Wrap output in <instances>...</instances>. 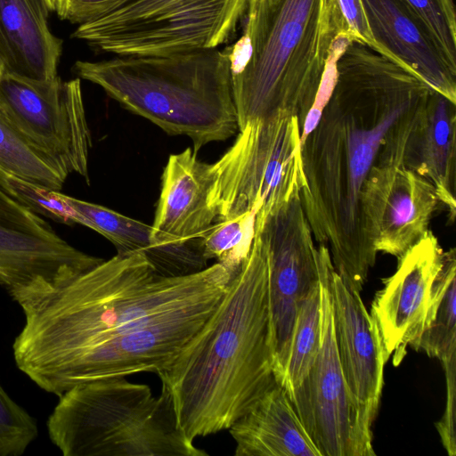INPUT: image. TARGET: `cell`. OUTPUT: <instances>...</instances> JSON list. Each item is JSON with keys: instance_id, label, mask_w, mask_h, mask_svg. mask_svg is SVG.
Returning a JSON list of instances; mask_svg holds the SVG:
<instances>
[{"instance_id": "obj_2", "label": "cell", "mask_w": 456, "mask_h": 456, "mask_svg": "<svg viewBox=\"0 0 456 456\" xmlns=\"http://www.w3.org/2000/svg\"><path fill=\"white\" fill-rule=\"evenodd\" d=\"M432 90L394 61L350 41L335 61L321 118L301 142L300 199L314 239L328 248L335 271L358 292L378 253L362 215L363 187L375 168L405 162Z\"/></svg>"}, {"instance_id": "obj_3", "label": "cell", "mask_w": 456, "mask_h": 456, "mask_svg": "<svg viewBox=\"0 0 456 456\" xmlns=\"http://www.w3.org/2000/svg\"><path fill=\"white\" fill-rule=\"evenodd\" d=\"M273 358L268 262L256 234L215 311L158 374L180 429L191 441L229 429L278 384Z\"/></svg>"}, {"instance_id": "obj_1", "label": "cell", "mask_w": 456, "mask_h": 456, "mask_svg": "<svg viewBox=\"0 0 456 456\" xmlns=\"http://www.w3.org/2000/svg\"><path fill=\"white\" fill-rule=\"evenodd\" d=\"M233 276L216 262L165 277L143 253H117L21 308L15 364L57 396L97 379L158 375L206 322Z\"/></svg>"}, {"instance_id": "obj_13", "label": "cell", "mask_w": 456, "mask_h": 456, "mask_svg": "<svg viewBox=\"0 0 456 456\" xmlns=\"http://www.w3.org/2000/svg\"><path fill=\"white\" fill-rule=\"evenodd\" d=\"M256 234L263 241L268 262L273 370L281 385L297 311L319 280L320 249L314 245L300 192L271 214Z\"/></svg>"}, {"instance_id": "obj_8", "label": "cell", "mask_w": 456, "mask_h": 456, "mask_svg": "<svg viewBox=\"0 0 456 456\" xmlns=\"http://www.w3.org/2000/svg\"><path fill=\"white\" fill-rule=\"evenodd\" d=\"M248 0H124L78 25L71 37L115 55H159L217 48Z\"/></svg>"}, {"instance_id": "obj_27", "label": "cell", "mask_w": 456, "mask_h": 456, "mask_svg": "<svg viewBox=\"0 0 456 456\" xmlns=\"http://www.w3.org/2000/svg\"><path fill=\"white\" fill-rule=\"evenodd\" d=\"M38 435L36 419L0 384V456H20Z\"/></svg>"}, {"instance_id": "obj_4", "label": "cell", "mask_w": 456, "mask_h": 456, "mask_svg": "<svg viewBox=\"0 0 456 456\" xmlns=\"http://www.w3.org/2000/svg\"><path fill=\"white\" fill-rule=\"evenodd\" d=\"M244 16L224 49L238 130L281 111L303 127L338 43L352 41L338 0H248Z\"/></svg>"}, {"instance_id": "obj_10", "label": "cell", "mask_w": 456, "mask_h": 456, "mask_svg": "<svg viewBox=\"0 0 456 456\" xmlns=\"http://www.w3.org/2000/svg\"><path fill=\"white\" fill-rule=\"evenodd\" d=\"M0 107L34 145L53 159L69 175L89 182L91 133L81 81L29 78L4 73L0 78Z\"/></svg>"}, {"instance_id": "obj_7", "label": "cell", "mask_w": 456, "mask_h": 456, "mask_svg": "<svg viewBox=\"0 0 456 456\" xmlns=\"http://www.w3.org/2000/svg\"><path fill=\"white\" fill-rule=\"evenodd\" d=\"M301 131L297 117L285 111L239 129L233 144L209 165L208 200L217 222L254 212L256 233L271 214L300 192Z\"/></svg>"}, {"instance_id": "obj_31", "label": "cell", "mask_w": 456, "mask_h": 456, "mask_svg": "<svg viewBox=\"0 0 456 456\" xmlns=\"http://www.w3.org/2000/svg\"><path fill=\"white\" fill-rule=\"evenodd\" d=\"M124 0H67L64 20L72 24H83L96 19Z\"/></svg>"}, {"instance_id": "obj_9", "label": "cell", "mask_w": 456, "mask_h": 456, "mask_svg": "<svg viewBox=\"0 0 456 456\" xmlns=\"http://www.w3.org/2000/svg\"><path fill=\"white\" fill-rule=\"evenodd\" d=\"M103 260L70 245L0 187V288L20 308Z\"/></svg>"}, {"instance_id": "obj_20", "label": "cell", "mask_w": 456, "mask_h": 456, "mask_svg": "<svg viewBox=\"0 0 456 456\" xmlns=\"http://www.w3.org/2000/svg\"><path fill=\"white\" fill-rule=\"evenodd\" d=\"M236 456H321L277 384L230 428Z\"/></svg>"}, {"instance_id": "obj_18", "label": "cell", "mask_w": 456, "mask_h": 456, "mask_svg": "<svg viewBox=\"0 0 456 456\" xmlns=\"http://www.w3.org/2000/svg\"><path fill=\"white\" fill-rule=\"evenodd\" d=\"M44 0H0V64L4 73L34 79L58 77L62 40L51 30Z\"/></svg>"}, {"instance_id": "obj_24", "label": "cell", "mask_w": 456, "mask_h": 456, "mask_svg": "<svg viewBox=\"0 0 456 456\" xmlns=\"http://www.w3.org/2000/svg\"><path fill=\"white\" fill-rule=\"evenodd\" d=\"M320 282L311 288L302 302L294 323L281 386L287 395L302 383L312 366L321 344Z\"/></svg>"}, {"instance_id": "obj_28", "label": "cell", "mask_w": 456, "mask_h": 456, "mask_svg": "<svg viewBox=\"0 0 456 456\" xmlns=\"http://www.w3.org/2000/svg\"><path fill=\"white\" fill-rule=\"evenodd\" d=\"M426 24L456 67V13L452 0H403Z\"/></svg>"}, {"instance_id": "obj_17", "label": "cell", "mask_w": 456, "mask_h": 456, "mask_svg": "<svg viewBox=\"0 0 456 456\" xmlns=\"http://www.w3.org/2000/svg\"><path fill=\"white\" fill-rule=\"evenodd\" d=\"M379 54L456 103V67L422 20L403 0H362Z\"/></svg>"}, {"instance_id": "obj_23", "label": "cell", "mask_w": 456, "mask_h": 456, "mask_svg": "<svg viewBox=\"0 0 456 456\" xmlns=\"http://www.w3.org/2000/svg\"><path fill=\"white\" fill-rule=\"evenodd\" d=\"M74 210V224L86 226L102 235L118 253L142 252L153 265L156 250L151 240V225L121 215L106 207L60 192Z\"/></svg>"}, {"instance_id": "obj_29", "label": "cell", "mask_w": 456, "mask_h": 456, "mask_svg": "<svg viewBox=\"0 0 456 456\" xmlns=\"http://www.w3.org/2000/svg\"><path fill=\"white\" fill-rule=\"evenodd\" d=\"M441 364L445 374L446 402L444 414L436 426L447 453L454 456L456 454V355Z\"/></svg>"}, {"instance_id": "obj_22", "label": "cell", "mask_w": 456, "mask_h": 456, "mask_svg": "<svg viewBox=\"0 0 456 456\" xmlns=\"http://www.w3.org/2000/svg\"><path fill=\"white\" fill-rule=\"evenodd\" d=\"M0 168L26 181L60 191L68 175L16 127L0 107Z\"/></svg>"}, {"instance_id": "obj_11", "label": "cell", "mask_w": 456, "mask_h": 456, "mask_svg": "<svg viewBox=\"0 0 456 456\" xmlns=\"http://www.w3.org/2000/svg\"><path fill=\"white\" fill-rule=\"evenodd\" d=\"M209 165L200 161L191 148L168 158L151 224L157 253L152 265L161 276H183L207 267L201 240L217 222L208 200Z\"/></svg>"}, {"instance_id": "obj_16", "label": "cell", "mask_w": 456, "mask_h": 456, "mask_svg": "<svg viewBox=\"0 0 456 456\" xmlns=\"http://www.w3.org/2000/svg\"><path fill=\"white\" fill-rule=\"evenodd\" d=\"M444 254L436 237L428 231L398 258L395 272L384 281L374 297L370 314L387 357L393 354L395 366L401 363L406 346L423 330Z\"/></svg>"}, {"instance_id": "obj_33", "label": "cell", "mask_w": 456, "mask_h": 456, "mask_svg": "<svg viewBox=\"0 0 456 456\" xmlns=\"http://www.w3.org/2000/svg\"><path fill=\"white\" fill-rule=\"evenodd\" d=\"M3 74H4V69H3V68H2V66L0 64V78H1Z\"/></svg>"}, {"instance_id": "obj_15", "label": "cell", "mask_w": 456, "mask_h": 456, "mask_svg": "<svg viewBox=\"0 0 456 456\" xmlns=\"http://www.w3.org/2000/svg\"><path fill=\"white\" fill-rule=\"evenodd\" d=\"M438 203L433 184L404 163L375 168L362 194V215L375 250L399 258L428 231Z\"/></svg>"}, {"instance_id": "obj_25", "label": "cell", "mask_w": 456, "mask_h": 456, "mask_svg": "<svg viewBox=\"0 0 456 456\" xmlns=\"http://www.w3.org/2000/svg\"><path fill=\"white\" fill-rule=\"evenodd\" d=\"M256 215L246 212L213 224L201 240L205 259L215 258L236 273L248 256L256 236Z\"/></svg>"}, {"instance_id": "obj_21", "label": "cell", "mask_w": 456, "mask_h": 456, "mask_svg": "<svg viewBox=\"0 0 456 456\" xmlns=\"http://www.w3.org/2000/svg\"><path fill=\"white\" fill-rule=\"evenodd\" d=\"M455 279V249L451 248L444 252L442 268L435 280L423 330L410 345L441 363L456 355Z\"/></svg>"}, {"instance_id": "obj_32", "label": "cell", "mask_w": 456, "mask_h": 456, "mask_svg": "<svg viewBox=\"0 0 456 456\" xmlns=\"http://www.w3.org/2000/svg\"><path fill=\"white\" fill-rule=\"evenodd\" d=\"M49 12H55L61 20H64L67 0H44Z\"/></svg>"}, {"instance_id": "obj_30", "label": "cell", "mask_w": 456, "mask_h": 456, "mask_svg": "<svg viewBox=\"0 0 456 456\" xmlns=\"http://www.w3.org/2000/svg\"><path fill=\"white\" fill-rule=\"evenodd\" d=\"M351 40L362 43L379 53L364 13L362 0H338Z\"/></svg>"}, {"instance_id": "obj_19", "label": "cell", "mask_w": 456, "mask_h": 456, "mask_svg": "<svg viewBox=\"0 0 456 456\" xmlns=\"http://www.w3.org/2000/svg\"><path fill=\"white\" fill-rule=\"evenodd\" d=\"M455 104L432 90L413 127L405 165L429 181L455 216Z\"/></svg>"}, {"instance_id": "obj_5", "label": "cell", "mask_w": 456, "mask_h": 456, "mask_svg": "<svg viewBox=\"0 0 456 456\" xmlns=\"http://www.w3.org/2000/svg\"><path fill=\"white\" fill-rule=\"evenodd\" d=\"M80 79L99 86L123 108L171 135L191 139L193 152L238 130L230 64L224 50L116 55L77 61Z\"/></svg>"}, {"instance_id": "obj_6", "label": "cell", "mask_w": 456, "mask_h": 456, "mask_svg": "<svg viewBox=\"0 0 456 456\" xmlns=\"http://www.w3.org/2000/svg\"><path fill=\"white\" fill-rule=\"evenodd\" d=\"M46 428L64 456H206L177 424L167 390L126 377L74 386L60 395Z\"/></svg>"}, {"instance_id": "obj_12", "label": "cell", "mask_w": 456, "mask_h": 456, "mask_svg": "<svg viewBox=\"0 0 456 456\" xmlns=\"http://www.w3.org/2000/svg\"><path fill=\"white\" fill-rule=\"evenodd\" d=\"M319 248L321 344L304 380L288 396L321 456H362L335 338L329 285L333 265L328 248Z\"/></svg>"}, {"instance_id": "obj_14", "label": "cell", "mask_w": 456, "mask_h": 456, "mask_svg": "<svg viewBox=\"0 0 456 456\" xmlns=\"http://www.w3.org/2000/svg\"><path fill=\"white\" fill-rule=\"evenodd\" d=\"M335 338L346 387L354 406L362 456H373L372 424L377 416L388 360L377 323L360 292L335 271L329 281Z\"/></svg>"}, {"instance_id": "obj_26", "label": "cell", "mask_w": 456, "mask_h": 456, "mask_svg": "<svg viewBox=\"0 0 456 456\" xmlns=\"http://www.w3.org/2000/svg\"><path fill=\"white\" fill-rule=\"evenodd\" d=\"M0 187L20 204L40 216L60 224H74V210L61 198V191L26 181L2 168Z\"/></svg>"}]
</instances>
